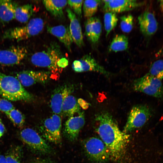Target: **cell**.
I'll return each mask as SVG.
<instances>
[{
  "mask_svg": "<svg viewBox=\"0 0 163 163\" xmlns=\"http://www.w3.org/2000/svg\"><path fill=\"white\" fill-rule=\"evenodd\" d=\"M94 120L96 131L106 145L110 158L120 162L126 155L129 135L120 130L112 116L107 112L103 111L97 114Z\"/></svg>",
  "mask_w": 163,
  "mask_h": 163,
  "instance_id": "6da1fadb",
  "label": "cell"
},
{
  "mask_svg": "<svg viewBox=\"0 0 163 163\" xmlns=\"http://www.w3.org/2000/svg\"><path fill=\"white\" fill-rule=\"evenodd\" d=\"M30 61L34 65L47 68L53 73L61 72L68 64V60L63 55L56 43L51 44L43 51L33 54Z\"/></svg>",
  "mask_w": 163,
  "mask_h": 163,
  "instance_id": "7a4b0ae2",
  "label": "cell"
},
{
  "mask_svg": "<svg viewBox=\"0 0 163 163\" xmlns=\"http://www.w3.org/2000/svg\"><path fill=\"white\" fill-rule=\"evenodd\" d=\"M0 94L8 100L31 102L34 96L27 91L14 76L0 72Z\"/></svg>",
  "mask_w": 163,
  "mask_h": 163,
  "instance_id": "3957f363",
  "label": "cell"
},
{
  "mask_svg": "<svg viewBox=\"0 0 163 163\" xmlns=\"http://www.w3.org/2000/svg\"><path fill=\"white\" fill-rule=\"evenodd\" d=\"M44 27L43 20L39 18L30 20L26 25L9 29L3 35L5 39L20 41L37 35L42 31Z\"/></svg>",
  "mask_w": 163,
  "mask_h": 163,
  "instance_id": "277c9868",
  "label": "cell"
},
{
  "mask_svg": "<svg viewBox=\"0 0 163 163\" xmlns=\"http://www.w3.org/2000/svg\"><path fill=\"white\" fill-rule=\"evenodd\" d=\"M150 108L144 104H138L133 107L128 116L123 132L127 133L142 127L152 116Z\"/></svg>",
  "mask_w": 163,
  "mask_h": 163,
  "instance_id": "5b68a950",
  "label": "cell"
},
{
  "mask_svg": "<svg viewBox=\"0 0 163 163\" xmlns=\"http://www.w3.org/2000/svg\"><path fill=\"white\" fill-rule=\"evenodd\" d=\"M83 146L87 156L97 163H104L110 158L108 151L102 140L96 137H92L85 139Z\"/></svg>",
  "mask_w": 163,
  "mask_h": 163,
  "instance_id": "8992f818",
  "label": "cell"
},
{
  "mask_svg": "<svg viewBox=\"0 0 163 163\" xmlns=\"http://www.w3.org/2000/svg\"><path fill=\"white\" fill-rule=\"evenodd\" d=\"M133 89L157 98L163 97V85L161 81L148 73L134 80L133 82Z\"/></svg>",
  "mask_w": 163,
  "mask_h": 163,
  "instance_id": "52a82bcc",
  "label": "cell"
},
{
  "mask_svg": "<svg viewBox=\"0 0 163 163\" xmlns=\"http://www.w3.org/2000/svg\"><path fill=\"white\" fill-rule=\"evenodd\" d=\"M22 141L32 150L41 154H48L51 149L46 141L34 130L30 128L22 129L20 133Z\"/></svg>",
  "mask_w": 163,
  "mask_h": 163,
  "instance_id": "ba28073f",
  "label": "cell"
},
{
  "mask_svg": "<svg viewBox=\"0 0 163 163\" xmlns=\"http://www.w3.org/2000/svg\"><path fill=\"white\" fill-rule=\"evenodd\" d=\"M62 121L58 114H53L45 119L40 127L43 136L46 140L55 144L61 142Z\"/></svg>",
  "mask_w": 163,
  "mask_h": 163,
  "instance_id": "9c48e42d",
  "label": "cell"
},
{
  "mask_svg": "<svg viewBox=\"0 0 163 163\" xmlns=\"http://www.w3.org/2000/svg\"><path fill=\"white\" fill-rule=\"evenodd\" d=\"M72 68L76 72H96L107 77H108L110 74L90 54L85 55L80 59L75 60L72 64Z\"/></svg>",
  "mask_w": 163,
  "mask_h": 163,
  "instance_id": "30bf717a",
  "label": "cell"
},
{
  "mask_svg": "<svg viewBox=\"0 0 163 163\" xmlns=\"http://www.w3.org/2000/svg\"><path fill=\"white\" fill-rule=\"evenodd\" d=\"M27 53L25 47L20 46L0 50V64L9 66L18 64L26 57Z\"/></svg>",
  "mask_w": 163,
  "mask_h": 163,
  "instance_id": "8fae6325",
  "label": "cell"
},
{
  "mask_svg": "<svg viewBox=\"0 0 163 163\" xmlns=\"http://www.w3.org/2000/svg\"><path fill=\"white\" fill-rule=\"evenodd\" d=\"M50 75L49 72L25 70L17 72L16 77L23 86L29 87L37 83H46Z\"/></svg>",
  "mask_w": 163,
  "mask_h": 163,
  "instance_id": "7c38bea8",
  "label": "cell"
},
{
  "mask_svg": "<svg viewBox=\"0 0 163 163\" xmlns=\"http://www.w3.org/2000/svg\"><path fill=\"white\" fill-rule=\"evenodd\" d=\"M84 113L81 111L76 116L69 117L65 123L64 134L71 141L76 140L85 124Z\"/></svg>",
  "mask_w": 163,
  "mask_h": 163,
  "instance_id": "4fadbf2b",
  "label": "cell"
},
{
  "mask_svg": "<svg viewBox=\"0 0 163 163\" xmlns=\"http://www.w3.org/2000/svg\"><path fill=\"white\" fill-rule=\"evenodd\" d=\"M103 9L106 12L121 13L133 10L143 5L144 2L136 0H108L102 1Z\"/></svg>",
  "mask_w": 163,
  "mask_h": 163,
  "instance_id": "5bb4252c",
  "label": "cell"
},
{
  "mask_svg": "<svg viewBox=\"0 0 163 163\" xmlns=\"http://www.w3.org/2000/svg\"><path fill=\"white\" fill-rule=\"evenodd\" d=\"M138 20L140 30L145 36L150 37L156 31L158 24L154 14L146 10L138 17Z\"/></svg>",
  "mask_w": 163,
  "mask_h": 163,
  "instance_id": "9a60e30c",
  "label": "cell"
},
{
  "mask_svg": "<svg viewBox=\"0 0 163 163\" xmlns=\"http://www.w3.org/2000/svg\"><path fill=\"white\" fill-rule=\"evenodd\" d=\"M72 88L66 85L59 86L53 91L50 99V107L54 113L60 114L64 100L66 96L72 92Z\"/></svg>",
  "mask_w": 163,
  "mask_h": 163,
  "instance_id": "2e32d148",
  "label": "cell"
},
{
  "mask_svg": "<svg viewBox=\"0 0 163 163\" xmlns=\"http://www.w3.org/2000/svg\"><path fill=\"white\" fill-rule=\"evenodd\" d=\"M85 35L88 39L93 44L97 43L102 32V24L96 17L88 18L85 23Z\"/></svg>",
  "mask_w": 163,
  "mask_h": 163,
  "instance_id": "e0dca14e",
  "label": "cell"
},
{
  "mask_svg": "<svg viewBox=\"0 0 163 163\" xmlns=\"http://www.w3.org/2000/svg\"><path fill=\"white\" fill-rule=\"evenodd\" d=\"M66 11L70 21L69 27L73 41L77 46L81 47L84 43L80 23L75 14L70 8H67Z\"/></svg>",
  "mask_w": 163,
  "mask_h": 163,
  "instance_id": "ac0fdd59",
  "label": "cell"
},
{
  "mask_svg": "<svg viewBox=\"0 0 163 163\" xmlns=\"http://www.w3.org/2000/svg\"><path fill=\"white\" fill-rule=\"evenodd\" d=\"M47 30L49 33L56 37L63 43L69 51L71 50V44L73 41L69 27L63 25L48 26Z\"/></svg>",
  "mask_w": 163,
  "mask_h": 163,
  "instance_id": "d6986e66",
  "label": "cell"
},
{
  "mask_svg": "<svg viewBox=\"0 0 163 163\" xmlns=\"http://www.w3.org/2000/svg\"><path fill=\"white\" fill-rule=\"evenodd\" d=\"M17 3L12 1L0 0V21L3 23H8L14 19Z\"/></svg>",
  "mask_w": 163,
  "mask_h": 163,
  "instance_id": "ffe728a7",
  "label": "cell"
},
{
  "mask_svg": "<svg viewBox=\"0 0 163 163\" xmlns=\"http://www.w3.org/2000/svg\"><path fill=\"white\" fill-rule=\"evenodd\" d=\"M71 92L69 93L65 97L62 107L61 113L64 116L69 117L73 116L76 113L81 111L76 98L71 94Z\"/></svg>",
  "mask_w": 163,
  "mask_h": 163,
  "instance_id": "44dd1931",
  "label": "cell"
},
{
  "mask_svg": "<svg viewBox=\"0 0 163 163\" xmlns=\"http://www.w3.org/2000/svg\"><path fill=\"white\" fill-rule=\"evenodd\" d=\"M43 3L46 10L53 16L59 19L63 18V10L67 1L45 0L43 1Z\"/></svg>",
  "mask_w": 163,
  "mask_h": 163,
  "instance_id": "7402d4cb",
  "label": "cell"
},
{
  "mask_svg": "<svg viewBox=\"0 0 163 163\" xmlns=\"http://www.w3.org/2000/svg\"><path fill=\"white\" fill-rule=\"evenodd\" d=\"M34 12V9L31 4H26L18 6L15 11L14 19L21 23L27 22Z\"/></svg>",
  "mask_w": 163,
  "mask_h": 163,
  "instance_id": "603a6c76",
  "label": "cell"
},
{
  "mask_svg": "<svg viewBox=\"0 0 163 163\" xmlns=\"http://www.w3.org/2000/svg\"><path fill=\"white\" fill-rule=\"evenodd\" d=\"M128 39L123 34H117L113 39L109 47L111 51L117 52L126 50L128 46Z\"/></svg>",
  "mask_w": 163,
  "mask_h": 163,
  "instance_id": "cb8c5ba5",
  "label": "cell"
},
{
  "mask_svg": "<svg viewBox=\"0 0 163 163\" xmlns=\"http://www.w3.org/2000/svg\"><path fill=\"white\" fill-rule=\"evenodd\" d=\"M101 1L97 0L84 1L83 11L84 16L87 18L93 17L97 12Z\"/></svg>",
  "mask_w": 163,
  "mask_h": 163,
  "instance_id": "d4e9b609",
  "label": "cell"
},
{
  "mask_svg": "<svg viewBox=\"0 0 163 163\" xmlns=\"http://www.w3.org/2000/svg\"><path fill=\"white\" fill-rule=\"evenodd\" d=\"M118 19L116 14L110 12H106L104 16V27L107 37L110 32L116 26Z\"/></svg>",
  "mask_w": 163,
  "mask_h": 163,
  "instance_id": "484cf974",
  "label": "cell"
},
{
  "mask_svg": "<svg viewBox=\"0 0 163 163\" xmlns=\"http://www.w3.org/2000/svg\"><path fill=\"white\" fill-rule=\"evenodd\" d=\"M5 114L14 125L19 128L23 126L25 122V117L19 110L14 108Z\"/></svg>",
  "mask_w": 163,
  "mask_h": 163,
  "instance_id": "4316f807",
  "label": "cell"
},
{
  "mask_svg": "<svg viewBox=\"0 0 163 163\" xmlns=\"http://www.w3.org/2000/svg\"><path fill=\"white\" fill-rule=\"evenodd\" d=\"M147 73L161 81L163 79V60L159 59L154 62Z\"/></svg>",
  "mask_w": 163,
  "mask_h": 163,
  "instance_id": "83f0119b",
  "label": "cell"
},
{
  "mask_svg": "<svg viewBox=\"0 0 163 163\" xmlns=\"http://www.w3.org/2000/svg\"><path fill=\"white\" fill-rule=\"evenodd\" d=\"M120 27L122 31L129 33L133 29V17L131 14L124 15L120 18Z\"/></svg>",
  "mask_w": 163,
  "mask_h": 163,
  "instance_id": "f1b7e54d",
  "label": "cell"
},
{
  "mask_svg": "<svg viewBox=\"0 0 163 163\" xmlns=\"http://www.w3.org/2000/svg\"><path fill=\"white\" fill-rule=\"evenodd\" d=\"M83 0H68L67 3L74 12L79 17L82 15V6Z\"/></svg>",
  "mask_w": 163,
  "mask_h": 163,
  "instance_id": "f546056e",
  "label": "cell"
},
{
  "mask_svg": "<svg viewBox=\"0 0 163 163\" xmlns=\"http://www.w3.org/2000/svg\"><path fill=\"white\" fill-rule=\"evenodd\" d=\"M14 108L13 105L8 100L0 98V110L5 113Z\"/></svg>",
  "mask_w": 163,
  "mask_h": 163,
  "instance_id": "4dcf8cb0",
  "label": "cell"
},
{
  "mask_svg": "<svg viewBox=\"0 0 163 163\" xmlns=\"http://www.w3.org/2000/svg\"><path fill=\"white\" fill-rule=\"evenodd\" d=\"M5 157L7 163H21L19 158L14 153H8Z\"/></svg>",
  "mask_w": 163,
  "mask_h": 163,
  "instance_id": "1f68e13d",
  "label": "cell"
},
{
  "mask_svg": "<svg viewBox=\"0 0 163 163\" xmlns=\"http://www.w3.org/2000/svg\"><path fill=\"white\" fill-rule=\"evenodd\" d=\"M77 101L80 107H81L82 109H86L88 107L89 104L83 99L79 98L78 99Z\"/></svg>",
  "mask_w": 163,
  "mask_h": 163,
  "instance_id": "d6a6232c",
  "label": "cell"
},
{
  "mask_svg": "<svg viewBox=\"0 0 163 163\" xmlns=\"http://www.w3.org/2000/svg\"><path fill=\"white\" fill-rule=\"evenodd\" d=\"M6 131L5 127L0 118V138L4 135Z\"/></svg>",
  "mask_w": 163,
  "mask_h": 163,
  "instance_id": "836d02e7",
  "label": "cell"
},
{
  "mask_svg": "<svg viewBox=\"0 0 163 163\" xmlns=\"http://www.w3.org/2000/svg\"><path fill=\"white\" fill-rule=\"evenodd\" d=\"M155 55L156 57L163 56V46L156 53Z\"/></svg>",
  "mask_w": 163,
  "mask_h": 163,
  "instance_id": "e575fe53",
  "label": "cell"
},
{
  "mask_svg": "<svg viewBox=\"0 0 163 163\" xmlns=\"http://www.w3.org/2000/svg\"><path fill=\"white\" fill-rule=\"evenodd\" d=\"M0 163H7L5 156L0 154Z\"/></svg>",
  "mask_w": 163,
  "mask_h": 163,
  "instance_id": "d590c367",
  "label": "cell"
},
{
  "mask_svg": "<svg viewBox=\"0 0 163 163\" xmlns=\"http://www.w3.org/2000/svg\"><path fill=\"white\" fill-rule=\"evenodd\" d=\"M159 2L161 9L163 13V0H160Z\"/></svg>",
  "mask_w": 163,
  "mask_h": 163,
  "instance_id": "8d00e7d4",
  "label": "cell"
},
{
  "mask_svg": "<svg viewBox=\"0 0 163 163\" xmlns=\"http://www.w3.org/2000/svg\"><path fill=\"white\" fill-rule=\"evenodd\" d=\"M31 163H51L48 162L43 161H36Z\"/></svg>",
  "mask_w": 163,
  "mask_h": 163,
  "instance_id": "74e56055",
  "label": "cell"
}]
</instances>
